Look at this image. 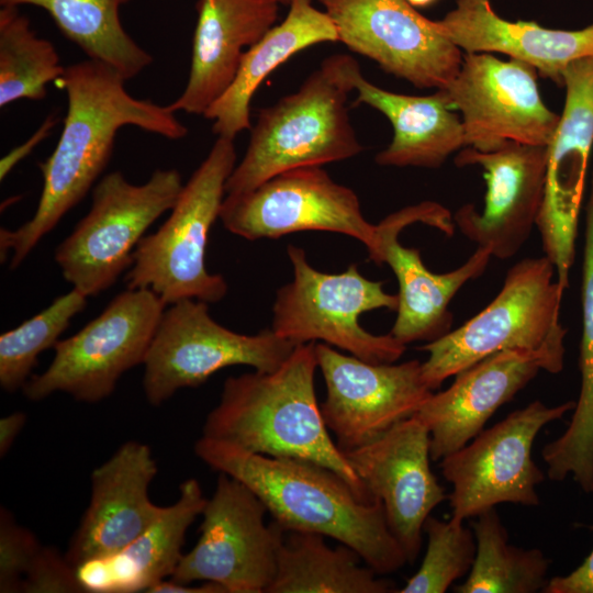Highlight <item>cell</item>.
I'll list each match as a JSON object with an SVG mask.
<instances>
[{
	"mask_svg": "<svg viewBox=\"0 0 593 593\" xmlns=\"http://www.w3.org/2000/svg\"><path fill=\"white\" fill-rule=\"evenodd\" d=\"M112 67L86 59L65 67L56 83L66 92L67 113L58 143L43 163L36 211L16 230H0L1 258L11 253L15 269L37 243L89 192L107 167L118 131L134 125L169 139L188 128L169 105L131 96Z\"/></svg>",
	"mask_w": 593,
	"mask_h": 593,
	"instance_id": "obj_1",
	"label": "cell"
},
{
	"mask_svg": "<svg viewBox=\"0 0 593 593\" xmlns=\"http://www.w3.org/2000/svg\"><path fill=\"white\" fill-rule=\"evenodd\" d=\"M194 452L210 468L247 485L282 529L331 537L353 548L378 574L407 563L379 501L365 502L345 479L322 465L273 458L202 436Z\"/></svg>",
	"mask_w": 593,
	"mask_h": 593,
	"instance_id": "obj_2",
	"label": "cell"
},
{
	"mask_svg": "<svg viewBox=\"0 0 593 593\" xmlns=\"http://www.w3.org/2000/svg\"><path fill=\"white\" fill-rule=\"evenodd\" d=\"M315 343L296 345L276 370L228 377L202 436L273 458L312 461L335 471L358 497L374 502L332 439L315 393Z\"/></svg>",
	"mask_w": 593,
	"mask_h": 593,
	"instance_id": "obj_3",
	"label": "cell"
},
{
	"mask_svg": "<svg viewBox=\"0 0 593 593\" xmlns=\"http://www.w3.org/2000/svg\"><path fill=\"white\" fill-rule=\"evenodd\" d=\"M359 75L360 66L351 56H328L296 92L261 109L225 193H244L283 171L322 167L361 153L347 108Z\"/></svg>",
	"mask_w": 593,
	"mask_h": 593,
	"instance_id": "obj_4",
	"label": "cell"
},
{
	"mask_svg": "<svg viewBox=\"0 0 593 593\" xmlns=\"http://www.w3.org/2000/svg\"><path fill=\"white\" fill-rule=\"evenodd\" d=\"M236 158L234 139L217 137L183 184L169 217L136 246L125 276L128 289H149L166 305L184 299L214 303L226 295L227 282L208 271L205 253Z\"/></svg>",
	"mask_w": 593,
	"mask_h": 593,
	"instance_id": "obj_5",
	"label": "cell"
},
{
	"mask_svg": "<svg viewBox=\"0 0 593 593\" xmlns=\"http://www.w3.org/2000/svg\"><path fill=\"white\" fill-rule=\"evenodd\" d=\"M563 292L546 256L513 265L486 307L457 329L418 347L428 354L422 362L428 388L438 389L447 378L499 351L564 346Z\"/></svg>",
	"mask_w": 593,
	"mask_h": 593,
	"instance_id": "obj_6",
	"label": "cell"
},
{
	"mask_svg": "<svg viewBox=\"0 0 593 593\" xmlns=\"http://www.w3.org/2000/svg\"><path fill=\"white\" fill-rule=\"evenodd\" d=\"M292 280L277 290L271 329L295 345L321 343L348 351L371 363H391L403 356L406 345L393 335H374L361 327L359 316L368 311H396L398 294L384 291L382 281L363 277L357 264L340 273L312 267L304 249L287 248Z\"/></svg>",
	"mask_w": 593,
	"mask_h": 593,
	"instance_id": "obj_7",
	"label": "cell"
},
{
	"mask_svg": "<svg viewBox=\"0 0 593 593\" xmlns=\"http://www.w3.org/2000/svg\"><path fill=\"white\" fill-rule=\"evenodd\" d=\"M182 188L176 169H156L143 184L131 183L121 171L103 176L93 187L89 212L55 250L64 279L86 296L113 286L132 266L147 228L174 208Z\"/></svg>",
	"mask_w": 593,
	"mask_h": 593,
	"instance_id": "obj_8",
	"label": "cell"
},
{
	"mask_svg": "<svg viewBox=\"0 0 593 593\" xmlns=\"http://www.w3.org/2000/svg\"><path fill=\"white\" fill-rule=\"evenodd\" d=\"M149 289H126L75 335L54 347L49 366L22 388L24 396L41 401L55 392L97 403L110 396L124 372L143 365L165 311Z\"/></svg>",
	"mask_w": 593,
	"mask_h": 593,
	"instance_id": "obj_9",
	"label": "cell"
},
{
	"mask_svg": "<svg viewBox=\"0 0 593 593\" xmlns=\"http://www.w3.org/2000/svg\"><path fill=\"white\" fill-rule=\"evenodd\" d=\"M295 344L271 328L240 334L215 322L206 302L184 299L164 311L143 362L146 400L158 406L178 390L198 388L224 368L278 369Z\"/></svg>",
	"mask_w": 593,
	"mask_h": 593,
	"instance_id": "obj_10",
	"label": "cell"
},
{
	"mask_svg": "<svg viewBox=\"0 0 593 593\" xmlns=\"http://www.w3.org/2000/svg\"><path fill=\"white\" fill-rule=\"evenodd\" d=\"M267 508L239 480L220 472L201 512L200 537L169 578L180 584H219L226 593H267L284 536Z\"/></svg>",
	"mask_w": 593,
	"mask_h": 593,
	"instance_id": "obj_11",
	"label": "cell"
},
{
	"mask_svg": "<svg viewBox=\"0 0 593 593\" xmlns=\"http://www.w3.org/2000/svg\"><path fill=\"white\" fill-rule=\"evenodd\" d=\"M574 406V401L548 406L535 400L443 458L441 473L451 484L450 518L465 522L502 503L538 505L545 474L532 458L533 444L542 427Z\"/></svg>",
	"mask_w": 593,
	"mask_h": 593,
	"instance_id": "obj_12",
	"label": "cell"
},
{
	"mask_svg": "<svg viewBox=\"0 0 593 593\" xmlns=\"http://www.w3.org/2000/svg\"><path fill=\"white\" fill-rule=\"evenodd\" d=\"M530 65L490 53H465L452 81L441 89L459 112L465 147L490 152L507 143L548 146L560 121L541 99Z\"/></svg>",
	"mask_w": 593,
	"mask_h": 593,
	"instance_id": "obj_13",
	"label": "cell"
},
{
	"mask_svg": "<svg viewBox=\"0 0 593 593\" xmlns=\"http://www.w3.org/2000/svg\"><path fill=\"white\" fill-rule=\"evenodd\" d=\"M220 220L248 240L324 231L350 236L368 251L376 243V225L363 216L357 194L320 166L290 169L250 191L226 194Z\"/></svg>",
	"mask_w": 593,
	"mask_h": 593,
	"instance_id": "obj_14",
	"label": "cell"
},
{
	"mask_svg": "<svg viewBox=\"0 0 593 593\" xmlns=\"http://www.w3.org/2000/svg\"><path fill=\"white\" fill-rule=\"evenodd\" d=\"M415 223L449 236L456 227L448 209L434 201H423L400 209L376 224V243L368 251L369 260L387 264L398 280V315L390 334L405 345L428 343L450 331L451 300L467 282L484 272L492 257L489 249L477 247L460 267L445 273L433 272L424 265L418 249L399 242L401 232Z\"/></svg>",
	"mask_w": 593,
	"mask_h": 593,
	"instance_id": "obj_15",
	"label": "cell"
},
{
	"mask_svg": "<svg viewBox=\"0 0 593 593\" xmlns=\"http://www.w3.org/2000/svg\"><path fill=\"white\" fill-rule=\"evenodd\" d=\"M338 41L416 88L445 89L463 53L407 0H320Z\"/></svg>",
	"mask_w": 593,
	"mask_h": 593,
	"instance_id": "obj_16",
	"label": "cell"
},
{
	"mask_svg": "<svg viewBox=\"0 0 593 593\" xmlns=\"http://www.w3.org/2000/svg\"><path fill=\"white\" fill-rule=\"evenodd\" d=\"M315 355L326 384L321 413L343 452L414 416L434 392L417 359L371 363L324 343L315 344Z\"/></svg>",
	"mask_w": 593,
	"mask_h": 593,
	"instance_id": "obj_17",
	"label": "cell"
},
{
	"mask_svg": "<svg viewBox=\"0 0 593 593\" xmlns=\"http://www.w3.org/2000/svg\"><path fill=\"white\" fill-rule=\"evenodd\" d=\"M566 99L547 146L544 197L536 227L544 256L566 290L575 258V240L593 148V56L571 63L563 74Z\"/></svg>",
	"mask_w": 593,
	"mask_h": 593,
	"instance_id": "obj_18",
	"label": "cell"
},
{
	"mask_svg": "<svg viewBox=\"0 0 593 593\" xmlns=\"http://www.w3.org/2000/svg\"><path fill=\"white\" fill-rule=\"evenodd\" d=\"M344 454L371 496L382 504L388 526L407 563H414L427 517L448 499L430 469L427 427L412 416Z\"/></svg>",
	"mask_w": 593,
	"mask_h": 593,
	"instance_id": "obj_19",
	"label": "cell"
},
{
	"mask_svg": "<svg viewBox=\"0 0 593 593\" xmlns=\"http://www.w3.org/2000/svg\"><path fill=\"white\" fill-rule=\"evenodd\" d=\"M547 161V146L507 143L481 152L463 147L455 157L459 167L483 170L486 194L482 212L465 204L454 215L455 226L477 247L492 257L515 256L536 226L540 211Z\"/></svg>",
	"mask_w": 593,
	"mask_h": 593,
	"instance_id": "obj_20",
	"label": "cell"
},
{
	"mask_svg": "<svg viewBox=\"0 0 593 593\" xmlns=\"http://www.w3.org/2000/svg\"><path fill=\"white\" fill-rule=\"evenodd\" d=\"M564 355V346L499 351L458 372L448 389L433 392L414 415L429 432L432 460L440 461L472 440L541 370L562 371Z\"/></svg>",
	"mask_w": 593,
	"mask_h": 593,
	"instance_id": "obj_21",
	"label": "cell"
},
{
	"mask_svg": "<svg viewBox=\"0 0 593 593\" xmlns=\"http://www.w3.org/2000/svg\"><path fill=\"white\" fill-rule=\"evenodd\" d=\"M157 471L149 446L136 440L93 469L89 505L65 553L74 568L124 548L160 516L165 506L148 494Z\"/></svg>",
	"mask_w": 593,
	"mask_h": 593,
	"instance_id": "obj_22",
	"label": "cell"
},
{
	"mask_svg": "<svg viewBox=\"0 0 593 593\" xmlns=\"http://www.w3.org/2000/svg\"><path fill=\"white\" fill-rule=\"evenodd\" d=\"M191 66L184 90L169 108L204 114L234 81L245 52L275 24L276 0H198Z\"/></svg>",
	"mask_w": 593,
	"mask_h": 593,
	"instance_id": "obj_23",
	"label": "cell"
},
{
	"mask_svg": "<svg viewBox=\"0 0 593 593\" xmlns=\"http://www.w3.org/2000/svg\"><path fill=\"white\" fill-rule=\"evenodd\" d=\"M436 24L465 53L506 55L561 86L571 63L593 56V23L580 30H557L534 21H510L494 11L491 0H457L456 8Z\"/></svg>",
	"mask_w": 593,
	"mask_h": 593,
	"instance_id": "obj_24",
	"label": "cell"
},
{
	"mask_svg": "<svg viewBox=\"0 0 593 593\" xmlns=\"http://www.w3.org/2000/svg\"><path fill=\"white\" fill-rule=\"evenodd\" d=\"M206 499L200 482L190 478L179 485L175 503L124 548L89 559L75 568L83 592L136 593L170 578L183 552L186 534L201 515Z\"/></svg>",
	"mask_w": 593,
	"mask_h": 593,
	"instance_id": "obj_25",
	"label": "cell"
},
{
	"mask_svg": "<svg viewBox=\"0 0 593 593\" xmlns=\"http://www.w3.org/2000/svg\"><path fill=\"white\" fill-rule=\"evenodd\" d=\"M354 105L367 104L390 121L393 137L374 160L380 166L438 168L465 147L460 115L443 90L409 96L382 89L358 76Z\"/></svg>",
	"mask_w": 593,
	"mask_h": 593,
	"instance_id": "obj_26",
	"label": "cell"
},
{
	"mask_svg": "<svg viewBox=\"0 0 593 593\" xmlns=\"http://www.w3.org/2000/svg\"><path fill=\"white\" fill-rule=\"evenodd\" d=\"M337 41L335 24L325 11L311 0H291L286 19L245 52L234 81L203 114L213 121V132L234 139L250 128V101L265 78L300 51Z\"/></svg>",
	"mask_w": 593,
	"mask_h": 593,
	"instance_id": "obj_27",
	"label": "cell"
},
{
	"mask_svg": "<svg viewBox=\"0 0 593 593\" xmlns=\"http://www.w3.org/2000/svg\"><path fill=\"white\" fill-rule=\"evenodd\" d=\"M353 548H332L325 536L287 530L279 547L277 572L267 593H389L395 585L368 564ZM365 563V562H363Z\"/></svg>",
	"mask_w": 593,
	"mask_h": 593,
	"instance_id": "obj_28",
	"label": "cell"
},
{
	"mask_svg": "<svg viewBox=\"0 0 593 593\" xmlns=\"http://www.w3.org/2000/svg\"><path fill=\"white\" fill-rule=\"evenodd\" d=\"M582 336L579 367L581 389L564 433L541 450L550 480L571 477L585 492H593V215L586 212L582 268Z\"/></svg>",
	"mask_w": 593,
	"mask_h": 593,
	"instance_id": "obj_29",
	"label": "cell"
},
{
	"mask_svg": "<svg viewBox=\"0 0 593 593\" xmlns=\"http://www.w3.org/2000/svg\"><path fill=\"white\" fill-rule=\"evenodd\" d=\"M130 0H0L2 7L36 5L89 59L103 63L125 80L136 77L153 56L124 30L120 8Z\"/></svg>",
	"mask_w": 593,
	"mask_h": 593,
	"instance_id": "obj_30",
	"label": "cell"
},
{
	"mask_svg": "<svg viewBox=\"0 0 593 593\" xmlns=\"http://www.w3.org/2000/svg\"><path fill=\"white\" fill-rule=\"evenodd\" d=\"M477 542L473 564L456 593H537L548 583L550 560L537 549L508 542V534L495 507L473 517Z\"/></svg>",
	"mask_w": 593,
	"mask_h": 593,
	"instance_id": "obj_31",
	"label": "cell"
},
{
	"mask_svg": "<svg viewBox=\"0 0 593 593\" xmlns=\"http://www.w3.org/2000/svg\"><path fill=\"white\" fill-rule=\"evenodd\" d=\"M55 46L36 36L18 7L0 10V107L20 99L43 100L46 85L64 72Z\"/></svg>",
	"mask_w": 593,
	"mask_h": 593,
	"instance_id": "obj_32",
	"label": "cell"
},
{
	"mask_svg": "<svg viewBox=\"0 0 593 593\" xmlns=\"http://www.w3.org/2000/svg\"><path fill=\"white\" fill-rule=\"evenodd\" d=\"M87 298L72 288L46 309L0 336V387L9 393L22 390L32 377L38 356L54 348Z\"/></svg>",
	"mask_w": 593,
	"mask_h": 593,
	"instance_id": "obj_33",
	"label": "cell"
},
{
	"mask_svg": "<svg viewBox=\"0 0 593 593\" xmlns=\"http://www.w3.org/2000/svg\"><path fill=\"white\" fill-rule=\"evenodd\" d=\"M427 547L418 570L398 590L400 593H444L468 575L477 552L472 528L452 518L428 516L424 524Z\"/></svg>",
	"mask_w": 593,
	"mask_h": 593,
	"instance_id": "obj_34",
	"label": "cell"
},
{
	"mask_svg": "<svg viewBox=\"0 0 593 593\" xmlns=\"http://www.w3.org/2000/svg\"><path fill=\"white\" fill-rule=\"evenodd\" d=\"M42 548L36 536L20 526L7 510L0 511V592H21L23 578Z\"/></svg>",
	"mask_w": 593,
	"mask_h": 593,
	"instance_id": "obj_35",
	"label": "cell"
},
{
	"mask_svg": "<svg viewBox=\"0 0 593 593\" xmlns=\"http://www.w3.org/2000/svg\"><path fill=\"white\" fill-rule=\"evenodd\" d=\"M21 592L82 593L75 568L53 547L42 546L23 578Z\"/></svg>",
	"mask_w": 593,
	"mask_h": 593,
	"instance_id": "obj_36",
	"label": "cell"
},
{
	"mask_svg": "<svg viewBox=\"0 0 593 593\" xmlns=\"http://www.w3.org/2000/svg\"><path fill=\"white\" fill-rule=\"evenodd\" d=\"M593 530V526H590ZM544 593H593V550L584 561L566 575L548 580Z\"/></svg>",
	"mask_w": 593,
	"mask_h": 593,
	"instance_id": "obj_37",
	"label": "cell"
},
{
	"mask_svg": "<svg viewBox=\"0 0 593 593\" xmlns=\"http://www.w3.org/2000/svg\"><path fill=\"white\" fill-rule=\"evenodd\" d=\"M56 124V118L49 115L41 124L36 132L26 139L23 144L16 146L9 152L0 160V179L3 180L9 172L15 167L22 159H24L36 146L40 144L49 133Z\"/></svg>",
	"mask_w": 593,
	"mask_h": 593,
	"instance_id": "obj_38",
	"label": "cell"
},
{
	"mask_svg": "<svg viewBox=\"0 0 593 593\" xmlns=\"http://www.w3.org/2000/svg\"><path fill=\"white\" fill-rule=\"evenodd\" d=\"M26 423L23 412H13L0 419V457L3 458L11 449L14 440Z\"/></svg>",
	"mask_w": 593,
	"mask_h": 593,
	"instance_id": "obj_39",
	"label": "cell"
},
{
	"mask_svg": "<svg viewBox=\"0 0 593 593\" xmlns=\"http://www.w3.org/2000/svg\"><path fill=\"white\" fill-rule=\"evenodd\" d=\"M148 593H226L222 586L212 582L201 585L180 584L171 579L163 580L153 585Z\"/></svg>",
	"mask_w": 593,
	"mask_h": 593,
	"instance_id": "obj_40",
	"label": "cell"
},
{
	"mask_svg": "<svg viewBox=\"0 0 593 593\" xmlns=\"http://www.w3.org/2000/svg\"><path fill=\"white\" fill-rule=\"evenodd\" d=\"M586 212L593 215V170L591 175L590 194H589V201L586 204Z\"/></svg>",
	"mask_w": 593,
	"mask_h": 593,
	"instance_id": "obj_41",
	"label": "cell"
},
{
	"mask_svg": "<svg viewBox=\"0 0 593 593\" xmlns=\"http://www.w3.org/2000/svg\"><path fill=\"white\" fill-rule=\"evenodd\" d=\"M413 7H426L436 0H407Z\"/></svg>",
	"mask_w": 593,
	"mask_h": 593,
	"instance_id": "obj_42",
	"label": "cell"
},
{
	"mask_svg": "<svg viewBox=\"0 0 593 593\" xmlns=\"http://www.w3.org/2000/svg\"><path fill=\"white\" fill-rule=\"evenodd\" d=\"M279 4H288L291 2V0H276Z\"/></svg>",
	"mask_w": 593,
	"mask_h": 593,
	"instance_id": "obj_43",
	"label": "cell"
}]
</instances>
